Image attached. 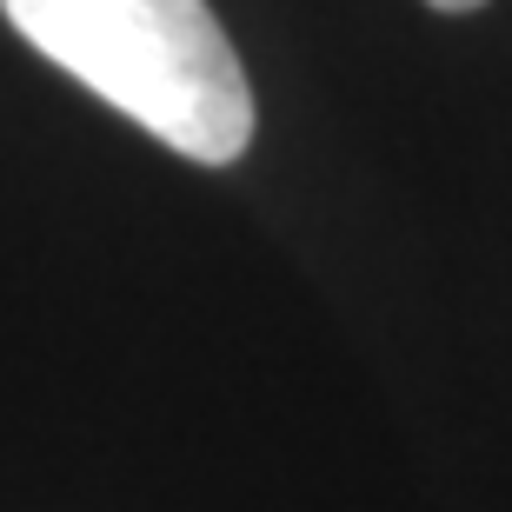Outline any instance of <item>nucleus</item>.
<instances>
[{"label":"nucleus","instance_id":"obj_1","mask_svg":"<svg viewBox=\"0 0 512 512\" xmlns=\"http://www.w3.org/2000/svg\"><path fill=\"white\" fill-rule=\"evenodd\" d=\"M14 34L200 167L253 147V87L207 0H0Z\"/></svg>","mask_w":512,"mask_h":512},{"label":"nucleus","instance_id":"obj_2","mask_svg":"<svg viewBox=\"0 0 512 512\" xmlns=\"http://www.w3.org/2000/svg\"><path fill=\"white\" fill-rule=\"evenodd\" d=\"M426 7H439V14H473V7H486V0H426Z\"/></svg>","mask_w":512,"mask_h":512}]
</instances>
